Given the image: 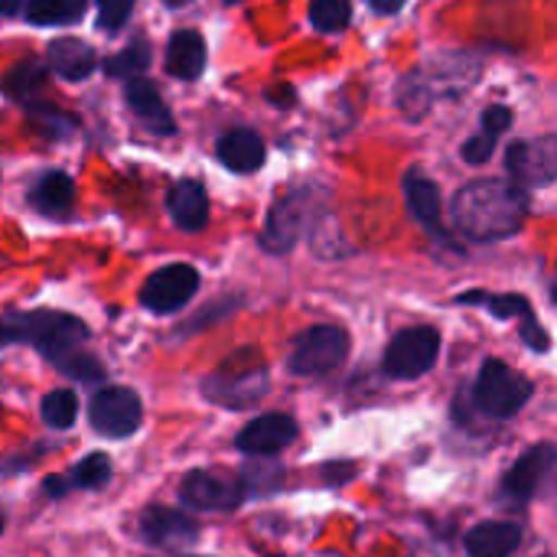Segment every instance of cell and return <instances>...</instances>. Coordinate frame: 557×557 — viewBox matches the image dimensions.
Returning <instances> with one entry per match:
<instances>
[{
  "label": "cell",
  "mask_w": 557,
  "mask_h": 557,
  "mask_svg": "<svg viewBox=\"0 0 557 557\" xmlns=\"http://www.w3.org/2000/svg\"><path fill=\"white\" fill-rule=\"evenodd\" d=\"M529 215V196L512 180H476L454 196V222L470 242L512 238Z\"/></svg>",
  "instance_id": "6da1fadb"
},
{
  "label": "cell",
  "mask_w": 557,
  "mask_h": 557,
  "mask_svg": "<svg viewBox=\"0 0 557 557\" xmlns=\"http://www.w3.org/2000/svg\"><path fill=\"white\" fill-rule=\"evenodd\" d=\"M88 339V326L72 313L55 310H33V313H10L0 320V346L3 343H29L49 362H62Z\"/></svg>",
  "instance_id": "7a4b0ae2"
},
{
  "label": "cell",
  "mask_w": 557,
  "mask_h": 557,
  "mask_svg": "<svg viewBox=\"0 0 557 557\" xmlns=\"http://www.w3.org/2000/svg\"><path fill=\"white\" fill-rule=\"evenodd\" d=\"M317 215H320V189H313V186L290 189V193L281 196V199L271 206V212H268L264 235H261L264 248L274 251V255H287V251L300 242V235H304L313 222H320Z\"/></svg>",
  "instance_id": "3957f363"
},
{
  "label": "cell",
  "mask_w": 557,
  "mask_h": 557,
  "mask_svg": "<svg viewBox=\"0 0 557 557\" xmlns=\"http://www.w3.org/2000/svg\"><path fill=\"white\" fill-rule=\"evenodd\" d=\"M532 382L525 375H519L516 369H509L499 359L483 362L476 385H473V405L476 411H483L486 418L506 421L512 414H519L525 408V401L532 398Z\"/></svg>",
  "instance_id": "277c9868"
},
{
  "label": "cell",
  "mask_w": 557,
  "mask_h": 557,
  "mask_svg": "<svg viewBox=\"0 0 557 557\" xmlns=\"http://www.w3.org/2000/svg\"><path fill=\"white\" fill-rule=\"evenodd\" d=\"M264 392H268V372L261 362H245V352L202 382V395L212 405H222L232 411L255 405L258 398H264Z\"/></svg>",
  "instance_id": "5b68a950"
},
{
  "label": "cell",
  "mask_w": 557,
  "mask_h": 557,
  "mask_svg": "<svg viewBox=\"0 0 557 557\" xmlns=\"http://www.w3.org/2000/svg\"><path fill=\"white\" fill-rule=\"evenodd\" d=\"M346 352H349V336L339 326H313L294 339L287 369L300 379L326 375L346 359Z\"/></svg>",
  "instance_id": "8992f818"
},
{
  "label": "cell",
  "mask_w": 557,
  "mask_h": 557,
  "mask_svg": "<svg viewBox=\"0 0 557 557\" xmlns=\"http://www.w3.org/2000/svg\"><path fill=\"white\" fill-rule=\"evenodd\" d=\"M437 352H441V333L434 326L401 330L385 352V372L392 379H421L434 369Z\"/></svg>",
  "instance_id": "52a82bcc"
},
{
  "label": "cell",
  "mask_w": 557,
  "mask_h": 557,
  "mask_svg": "<svg viewBox=\"0 0 557 557\" xmlns=\"http://www.w3.org/2000/svg\"><path fill=\"white\" fill-rule=\"evenodd\" d=\"M245 486L222 470H193L180 483V503L199 512H228L242 506Z\"/></svg>",
  "instance_id": "ba28073f"
},
{
  "label": "cell",
  "mask_w": 557,
  "mask_h": 557,
  "mask_svg": "<svg viewBox=\"0 0 557 557\" xmlns=\"http://www.w3.org/2000/svg\"><path fill=\"white\" fill-rule=\"evenodd\" d=\"M199 290V271L193 264H166L153 271L140 287V304L150 313H176Z\"/></svg>",
  "instance_id": "9c48e42d"
},
{
  "label": "cell",
  "mask_w": 557,
  "mask_h": 557,
  "mask_svg": "<svg viewBox=\"0 0 557 557\" xmlns=\"http://www.w3.org/2000/svg\"><path fill=\"white\" fill-rule=\"evenodd\" d=\"M144 405L131 388H104L88 405V421L101 437H131L140 428Z\"/></svg>",
  "instance_id": "30bf717a"
},
{
  "label": "cell",
  "mask_w": 557,
  "mask_h": 557,
  "mask_svg": "<svg viewBox=\"0 0 557 557\" xmlns=\"http://www.w3.org/2000/svg\"><path fill=\"white\" fill-rule=\"evenodd\" d=\"M506 170L525 186H548L557 176V137L542 134L506 147Z\"/></svg>",
  "instance_id": "8fae6325"
},
{
  "label": "cell",
  "mask_w": 557,
  "mask_h": 557,
  "mask_svg": "<svg viewBox=\"0 0 557 557\" xmlns=\"http://www.w3.org/2000/svg\"><path fill=\"white\" fill-rule=\"evenodd\" d=\"M457 304H470V307H483V310H490L496 320H512V317H519V320H525L522 323V339L535 349V352H545L548 346H552V339H548V333L535 323V310H532V304L525 300V297H519V294H486V290H467V294H460L457 297Z\"/></svg>",
  "instance_id": "7c38bea8"
},
{
  "label": "cell",
  "mask_w": 557,
  "mask_h": 557,
  "mask_svg": "<svg viewBox=\"0 0 557 557\" xmlns=\"http://www.w3.org/2000/svg\"><path fill=\"white\" fill-rule=\"evenodd\" d=\"M140 539L160 552H183L196 542V522L180 509L150 506L140 516Z\"/></svg>",
  "instance_id": "4fadbf2b"
},
{
  "label": "cell",
  "mask_w": 557,
  "mask_h": 557,
  "mask_svg": "<svg viewBox=\"0 0 557 557\" xmlns=\"http://www.w3.org/2000/svg\"><path fill=\"white\" fill-rule=\"evenodd\" d=\"M297 431L300 428L290 414H281V411L261 414L235 437V447L242 454H251V457H271V454L290 447L297 441Z\"/></svg>",
  "instance_id": "5bb4252c"
},
{
  "label": "cell",
  "mask_w": 557,
  "mask_h": 557,
  "mask_svg": "<svg viewBox=\"0 0 557 557\" xmlns=\"http://www.w3.org/2000/svg\"><path fill=\"white\" fill-rule=\"evenodd\" d=\"M552 467H555V447L552 444H539V447L525 450L516 460V467L503 476V493L516 503H529L539 493V486L548 480Z\"/></svg>",
  "instance_id": "9a60e30c"
},
{
  "label": "cell",
  "mask_w": 557,
  "mask_h": 557,
  "mask_svg": "<svg viewBox=\"0 0 557 557\" xmlns=\"http://www.w3.org/2000/svg\"><path fill=\"white\" fill-rule=\"evenodd\" d=\"M401 189H405V199H408L411 215H414L437 242H447V232H444V222H441L444 202H441L437 183H434L428 173H421V170H408L405 180H401Z\"/></svg>",
  "instance_id": "2e32d148"
},
{
  "label": "cell",
  "mask_w": 557,
  "mask_h": 557,
  "mask_svg": "<svg viewBox=\"0 0 557 557\" xmlns=\"http://www.w3.org/2000/svg\"><path fill=\"white\" fill-rule=\"evenodd\" d=\"M127 104L134 111V117L150 131V134H160V137H170L176 134V121L166 108V101L160 98V88L150 82V78H131L127 82Z\"/></svg>",
  "instance_id": "e0dca14e"
},
{
  "label": "cell",
  "mask_w": 557,
  "mask_h": 557,
  "mask_svg": "<svg viewBox=\"0 0 557 557\" xmlns=\"http://www.w3.org/2000/svg\"><path fill=\"white\" fill-rule=\"evenodd\" d=\"M215 157L232 173H255L264 163V140L248 127H235V131H225L219 137Z\"/></svg>",
  "instance_id": "ac0fdd59"
},
{
  "label": "cell",
  "mask_w": 557,
  "mask_h": 557,
  "mask_svg": "<svg viewBox=\"0 0 557 557\" xmlns=\"http://www.w3.org/2000/svg\"><path fill=\"white\" fill-rule=\"evenodd\" d=\"M166 212L183 232H202L209 222V196L196 180H180L166 193Z\"/></svg>",
  "instance_id": "d6986e66"
},
{
  "label": "cell",
  "mask_w": 557,
  "mask_h": 557,
  "mask_svg": "<svg viewBox=\"0 0 557 557\" xmlns=\"http://www.w3.org/2000/svg\"><path fill=\"white\" fill-rule=\"evenodd\" d=\"M29 206L39 212V215H49V219H62L72 212L75 206V183L69 173L62 170H49L42 173L33 189H29Z\"/></svg>",
  "instance_id": "ffe728a7"
},
{
  "label": "cell",
  "mask_w": 557,
  "mask_h": 557,
  "mask_svg": "<svg viewBox=\"0 0 557 557\" xmlns=\"http://www.w3.org/2000/svg\"><path fill=\"white\" fill-rule=\"evenodd\" d=\"M206 69V39L193 29H180L166 46V72L180 82L199 78Z\"/></svg>",
  "instance_id": "44dd1931"
},
{
  "label": "cell",
  "mask_w": 557,
  "mask_h": 557,
  "mask_svg": "<svg viewBox=\"0 0 557 557\" xmlns=\"http://www.w3.org/2000/svg\"><path fill=\"white\" fill-rule=\"evenodd\" d=\"M522 545V532L512 522H483L467 535L470 557H512Z\"/></svg>",
  "instance_id": "7402d4cb"
},
{
  "label": "cell",
  "mask_w": 557,
  "mask_h": 557,
  "mask_svg": "<svg viewBox=\"0 0 557 557\" xmlns=\"http://www.w3.org/2000/svg\"><path fill=\"white\" fill-rule=\"evenodd\" d=\"M49 65L55 75H62L69 82H82L95 69V49L82 39H72V36L55 39V42H49Z\"/></svg>",
  "instance_id": "603a6c76"
},
{
  "label": "cell",
  "mask_w": 557,
  "mask_h": 557,
  "mask_svg": "<svg viewBox=\"0 0 557 557\" xmlns=\"http://www.w3.org/2000/svg\"><path fill=\"white\" fill-rule=\"evenodd\" d=\"M88 0H26V20L33 26H62L82 20Z\"/></svg>",
  "instance_id": "cb8c5ba5"
},
{
  "label": "cell",
  "mask_w": 557,
  "mask_h": 557,
  "mask_svg": "<svg viewBox=\"0 0 557 557\" xmlns=\"http://www.w3.org/2000/svg\"><path fill=\"white\" fill-rule=\"evenodd\" d=\"M46 85V69L36 62V59H26V62H16L7 78H3V91L16 101H29L39 88Z\"/></svg>",
  "instance_id": "d4e9b609"
},
{
  "label": "cell",
  "mask_w": 557,
  "mask_h": 557,
  "mask_svg": "<svg viewBox=\"0 0 557 557\" xmlns=\"http://www.w3.org/2000/svg\"><path fill=\"white\" fill-rule=\"evenodd\" d=\"M147 65H150V46L144 39H134L131 46H124L117 55H111L104 62V69H108L111 78H127V82L131 78H140L147 72Z\"/></svg>",
  "instance_id": "484cf974"
},
{
  "label": "cell",
  "mask_w": 557,
  "mask_h": 557,
  "mask_svg": "<svg viewBox=\"0 0 557 557\" xmlns=\"http://www.w3.org/2000/svg\"><path fill=\"white\" fill-rule=\"evenodd\" d=\"M78 418V398L69 392V388H59V392H49L42 398V421L55 431H65L72 428Z\"/></svg>",
  "instance_id": "4316f807"
},
{
  "label": "cell",
  "mask_w": 557,
  "mask_h": 557,
  "mask_svg": "<svg viewBox=\"0 0 557 557\" xmlns=\"http://www.w3.org/2000/svg\"><path fill=\"white\" fill-rule=\"evenodd\" d=\"M352 3L349 0H310V23L320 33H339L349 26Z\"/></svg>",
  "instance_id": "83f0119b"
},
{
  "label": "cell",
  "mask_w": 557,
  "mask_h": 557,
  "mask_svg": "<svg viewBox=\"0 0 557 557\" xmlns=\"http://www.w3.org/2000/svg\"><path fill=\"white\" fill-rule=\"evenodd\" d=\"M108 480H111V460L104 454H88L72 473V483L82 490H101Z\"/></svg>",
  "instance_id": "f1b7e54d"
},
{
  "label": "cell",
  "mask_w": 557,
  "mask_h": 557,
  "mask_svg": "<svg viewBox=\"0 0 557 557\" xmlns=\"http://www.w3.org/2000/svg\"><path fill=\"white\" fill-rule=\"evenodd\" d=\"M134 3L137 0H98V26L104 33H117L131 20Z\"/></svg>",
  "instance_id": "f546056e"
},
{
  "label": "cell",
  "mask_w": 557,
  "mask_h": 557,
  "mask_svg": "<svg viewBox=\"0 0 557 557\" xmlns=\"http://www.w3.org/2000/svg\"><path fill=\"white\" fill-rule=\"evenodd\" d=\"M59 369L69 375V379H78V382H98L101 375H104V369H101V362L98 359H91L88 352H72L69 359H62L59 362Z\"/></svg>",
  "instance_id": "4dcf8cb0"
},
{
  "label": "cell",
  "mask_w": 557,
  "mask_h": 557,
  "mask_svg": "<svg viewBox=\"0 0 557 557\" xmlns=\"http://www.w3.org/2000/svg\"><path fill=\"white\" fill-rule=\"evenodd\" d=\"M496 144H499V137H496L493 131L480 127V134L470 137V140L463 144V160L473 163V166H480V163H486V160L496 153Z\"/></svg>",
  "instance_id": "1f68e13d"
},
{
  "label": "cell",
  "mask_w": 557,
  "mask_h": 557,
  "mask_svg": "<svg viewBox=\"0 0 557 557\" xmlns=\"http://www.w3.org/2000/svg\"><path fill=\"white\" fill-rule=\"evenodd\" d=\"M509 124H512V111H509V108L493 104V108H486V111H483V127H486V131H493L496 137H503V134L509 131Z\"/></svg>",
  "instance_id": "d6a6232c"
},
{
  "label": "cell",
  "mask_w": 557,
  "mask_h": 557,
  "mask_svg": "<svg viewBox=\"0 0 557 557\" xmlns=\"http://www.w3.org/2000/svg\"><path fill=\"white\" fill-rule=\"evenodd\" d=\"M372 3V10H379V13H398L408 0H369Z\"/></svg>",
  "instance_id": "836d02e7"
},
{
  "label": "cell",
  "mask_w": 557,
  "mask_h": 557,
  "mask_svg": "<svg viewBox=\"0 0 557 557\" xmlns=\"http://www.w3.org/2000/svg\"><path fill=\"white\" fill-rule=\"evenodd\" d=\"M46 493L49 496H59V493H65V483H59V476H49L46 480Z\"/></svg>",
  "instance_id": "e575fe53"
},
{
  "label": "cell",
  "mask_w": 557,
  "mask_h": 557,
  "mask_svg": "<svg viewBox=\"0 0 557 557\" xmlns=\"http://www.w3.org/2000/svg\"><path fill=\"white\" fill-rule=\"evenodd\" d=\"M20 7H23V0H0V13H7V16L16 13Z\"/></svg>",
  "instance_id": "d590c367"
},
{
  "label": "cell",
  "mask_w": 557,
  "mask_h": 557,
  "mask_svg": "<svg viewBox=\"0 0 557 557\" xmlns=\"http://www.w3.org/2000/svg\"><path fill=\"white\" fill-rule=\"evenodd\" d=\"M163 3H166V7H173V10H180V7H186L189 0H163Z\"/></svg>",
  "instance_id": "8d00e7d4"
},
{
  "label": "cell",
  "mask_w": 557,
  "mask_h": 557,
  "mask_svg": "<svg viewBox=\"0 0 557 557\" xmlns=\"http://www.w3.org/2000/svg\"><path fill=\"white\" fill-rule=\"evenodd\" d=\"M0 532H3V512H0Z\"/></svg>",
  "instance_id": "74e56055"
},
{
  "label": "cell",
  "mask_w": 557,
  "mask_h": 557,
  "mask_svg": "<svg viewBox=\"0 0 557 557\" xmlns=\"http://www.w3.org/2000/svg\"><path fill=\"white\" fill-rule=\"evenodd\" d=\"M225 3H228V7H232V3H238V0H225Z\"/></svg>",
  "instance_id": "f35d334b"
}]
</instances>
